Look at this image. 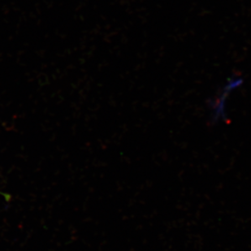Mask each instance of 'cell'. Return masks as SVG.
Returning a JSON list of instances; mask_svg holds the SVG:
<instances>
[{
	"mask_svg": "<svg viewBox=\"0 0 251 251\" xmlns=\"http://www.w3.org/2000/svg\"><path fill=\"white\" fill-rule=\"evenodd\" d=\"M240 81H232L224 89L223 92L213 102H211V110L214 121H225V102L227 95H229L231 90L238 86Z\"/></svg>",
	"mask_w": 251,
	"mask_h": 251,
	"instance_id": "cell-1",
	"label": "cell"
}]
</instances>
